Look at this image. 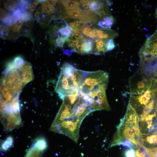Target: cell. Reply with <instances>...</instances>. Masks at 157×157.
<instances>
[{
  "instance_id": "cell-25",
  "label": "cell",
  "mask_w": 157,
  "mask_h": 157,
  "mask_svg": "<svg viewBox=\"0 0 157 157\" xmlns=\"http://www.w3.org/2000/svg\"><path fill=\"white\" fill-rule=\"evenodd\" d=\"M106 46L107 51L111 50L114 48L115 45L113 39L107 40Z\"/></svg>"
},
{
  "instance_id": "cell-17",
  "label": "cell",
  "mask_w": 157,
  "mask_h": 157,
  "mask_svg": "<svg viewBox=\"0 0 157 157\" xmlns=\"http://www.w3.org/2000/svg\"><path fill=\"white\" fill-rule=\"evenodd\" d=\"M18 6V2L14 0H8L7 3L4 6L7 10L12 11L16 9Z\"/></svg>"
},
{
  "instance_id": "cell-18",
  "label": "cell",
  "mask_w": 157,
  "mask_h": 157,
  "mask_svg": "<svg viewBox=\"0 0 157 157\" xmlns=\"http://www.w3.org/2000/svg\"><path fill=\"white\" fill-rule=\"evenodd\" d=\"M13 16L11 13H7L1 21L5 24L10 26L13 21Z\"/></svg>"
},
{
  "instance_id": "cell-32",
  "label": "cell",
  "mask_w": 157,
  "mask_h": 157,
  "mask_svg": "<svg viewBox=\"0 0 157 157\" xmlns=\"http://www.w3.org/2000/svg\"><path fill=\"white\" fill-rule=\"evenodd\" d=\"M7 13L3 9L0 8V19L1 21L4 17L6 14Z\"/></svg>"
},
{
  "instance_id": "cell-38",
  "label": "cell",
  "mask_w": 157,
  "mask_h": 157,
  "mask_svg": "<svg viewBox=\"0 0 157 157\" xmlns=\"http://www.w3.org/2000/svg\"><path fill=\"white\" fill-rule=\"evenodd\" d=\"M156 10H157V8Z\"/></svg>"
},
{
  "instance_id": "cell-24",
  "label": "cell",
  "mask_w": 157,
  "mask_h": 157,
  "mask_svg": "<svg viewBox=\"0 0 157 157\" xmlns=\"http://www.w3.org/2000/svg\"><path fill=\"white\" fill-rule=\"evenodd\" d=\"M13 142V139L11 138H8L4 141L2 145V148L4 150H7L10 147Z\"/></svg>"
},
{
  "instance_id": "cell-6",
  "label": "cell",
  "mask_w": 157,
  "mask_h": 157,
  "mask_svg": "<svg viewBox=\"0 0 157 157\" xmlns=\"http://www.w3.org/2000/svg\"><path fill=\"white\" fill-rule=\"evenodd\" d=\"M107 40L95 38L93 41L92 52L95 55H100L108 51L106 46Z\"/></svg>"
},
{
  "instance_id": "cell-13",
  "label": "cell",
  "mask_w": 157,
  "mask_h": 157,
  "mask_svg": "<svg viewBox=\"0 0 157 157\" xmlns=\"http://www.w3.org/2000/svg\"><path fill=\"white\" fill-rule=\"evenodd\" d=\"M141 137V140L142 144L144 142L150 144H157V135L143 136Z\"/></svg>"
},
{
  "instance_id": "cell-29",
  "label": "cell",
  "mask_w": 157,
  "mask_h": 157,
  "mask_svg": "<svg viewBox=\"0 0 157 157\" xmlns=\"http://www.w3.org/2000/svg\"><path fill=\"white\" fill-rule=\"evenodd\" d=\"M58 1L57 0H46L45 3L48 5L52 7L55 6L57 3Z\"/></svg>"
},
{
  "instance_id": "cell-12",
  "label": "cell",
  "mask_w": 157,
  "mask_h": 157,
  "mask_svg": "<svg viewBox=\"0 0 157 157\" xmlns=\"http://www.w3.org/2000/svg\"><path fill=\"white\" fill-rule=\"evenodd\" d=\"M69 26L66 23L60 27L59 31L61 36L65 38L67 41L69 36L72 35V32Z\"/></svg>"
},
{
  "instance_id": "cell-34",
  "label": "cell",
  "mask_w": 157,
  "mask_h": 157,
  "mask_svg": "<svg viewBox=\"0 0 157 157\" xmlns=\"http://www.w3.org/2000/svg\"><path fill=\"white\" fill-rule=\"evenodd\" d=\"M33 3L35 4V5H37L39 3H40L39 0H34L33 1Z\"/></svg>"
},
{
  "instance_id": "cell-11",
  "label": "cell",
  "mask_w": 157,
  "mask_h": 157,
  "mask_svg": "<svg viewBox=\"0 0 157 157\" xmlns=\"http://www.w3.org/2000/svg\"><path fill=\"white\" fill-rule=\"evenodd\" d=\"M84 54H90L92 52L93 48V41L88 39L84 42L82 43Z\"/></svg>"
},
{
  "instance_id": "cell-27",
  "label": "cell",
  "mask_w": 157,
  "mask_h": 157,
  "mask_svg": "<svg viewBox=\"0 0 157 157\" xmlns=\"http://www.w3.org/2000/svg\"><path fill=\"white\" fill-rule=\"evenodd\" d=\"M125 156L126 157H136V152L133 149H132L126 151Z\"/></svg>"
},
{
  "instance_id": "cell-21",
  "label": "cell",
  "mask_w": 157,
  "mask_h": 157,
  "mask_svg": "<svg viewBox=\"0 0 157 157\" xmlns=\"http://www.w3.org/2000/svg\"><path fill=\"white\" fill-rule=\"evenodd\" d=\"M32 17V14L31 12L26 11L22 13L21 19L23 22H27L31 20Z\"/></svg>"
},
{
  "instance_id": "cell-7",
  "label": "cell",
  "mask_w": 157,
  "mask_h": 157,
  "mask_svg": "<svg viewBox=\"0 0 157 157\" xmlns=\"http://www.w3.org/2000/svg\"><path fill=\"white\" fill-rule=\"evenodd\" d=\"M118 36V33L114 30L100 27L97 28V38L104 40H110L113 39Z\"/></svg>"
},
{
  "instance_id": "cell-5",
  "label": "cell",
  "mask_w": 157,
  "mask_h": 157,
  "mask_svg": "<svg viewBox=\"0 0 157 157\" xmlns=\"http://www.w3.org/2000/svg\"><path fill=\"white\" fill-rule=\"evenodd\" d=\"M78 19L90 26V24L97 22L98 18L94 11L88 10L82 11Z\"/></svg>"
},
{
  "instance_id": "cell-37",
  "label": "cell",
  "mask_w": 157,
  "mask_h": 157,
  "mask_svg": "<svg viewBox=\"0 0 157 157\" xmlns=\"http://www.w3.org/2000/svg\"><path fill=\"white\" fill-rule=\"evenodd\" d=\"M157 133V131L155 133Z\"/></svg>"
},
{
  "instance_id": "cell-3",
  "label": "cell",
  "mask_w": 157,
  "mask_h": 157,
  "mask_svg": "<svg viewBox=\"0 0 157 157\" xmlns=\"http://www.w3.org/2000/svg\"><path fill=\"white\" fill-rule=\"evenodd\" d=\"M2 74L1 94L12 97L19 95L25 85L34 78L31 65L26 61L18 65L11 61Z\"/></svg>"
},
{
  "instance_id": "cell-23",
  "label": "cell",
  "mask_w": 157,
  "mask_h": 157,
  "mask_svg": "<svg viewBox=\"0 0 157 157\" xmlns=\"http://www.w3.org/2000/svg\"><path fill=\"white\" fill-rule=\"evenodd\" d=\"M81 22L80 21H76L69 23V27L72 31L76 29L79 30Z\"/></svg>"
},
{
  "instance_id": "cell-1",
  "label": "cell",
  "mask_w": 157,
  "mask_h": 157,
  "mask_svg": "<svg viewBox=\"0 0 157 157\" xmlns=\"http://www.w3.org/2000/svg\"><path fill=\"white\" fill-rule=\"evenodd\" d=\"M62 100L63 102L50 130L65 135L77 143L82 122L92 112L80 96L77 89Z\"/></svg>"
},
{
  "instance_id": "cell-10",
  "label": "cell",
  "mask_w": 157,
  "mask_h": 157,
  "mask_svg": "<svg viewBox=\"0 0 157 157\" xmlns=\"http://www.w3.org/2000/svg\"><path fill=\"white\" fill-rule=\"evenodd\" d=\"M60 2L64 6L66 11L80 8L79 7L80 3L78 1L73 0H62Z\"/></svg>"
},
{
  "instance_id": "cell-8",
  "label": "cell",
  "mask_w": 157,
  "mask_h": 157,
  "mask_svg": "<svg viewBox=\"0 0 157 157\" xmlns=\"http://www.w3.org/2000/svg\"><path fill=\"white\" fill-rule=\"evenodd\" d=\"M111 4V1H102L100 6L95 11L97 15L99 17L100 19L101 20L104 17L110 15L109 6Z\"/></svg>"
},
{
  "instance_id": "cell-4",
  "label": "cell",
  "mask_w": 157,
  "mask_h": 157,
  "mask_svg": "<svg viewBox=\"0 0 157 157\" xmlns=\"http://www.w3.org/2000/svg\"><path fill=\"white\" fill-rule=\"evenodd\" d=\"M82 72V70L75 68L68 63L63 65L55 89L62 99L77 89Z\"/></svg>"
},
{
  "instance_id": "cell-28",
  "label": "cell",
  "mask_w": 157,
  "mask_h": 157,
  "mask_svg": "<svg viewBox=\"0 0 157 157\" xmlns=\"http://www.w3.org/2000/svg\"><path fill=\"white\" fill-rule=\"evenodd\" d=\"M121 144L123 146L130 148H131L133 146L132 143L128 140H125L123 141L121 143Z\"/></svg>"
},
{
  "instance_id": "cell-22",
  "label": "cell",
  "mask_w": 157,
  "mask_h": 157,
  "mask_svg": "<svg viewBox=\"0 0 157 157\" xmlns=\"http://www.w3.org/2000/svg\"><path fill=\"white\" fill-rule=\"evenodd\" d=\"M102 1H91L89 5L90 10L95 11L101 5Z\"/></svg>"
},
{
  "instance_id": "cell-33",
  "label": "cell",
  "mask_w": 157,
  "mask_h": 157,
  "mask_svg": "<svg viewBox=\"0 0 157 157\" xmlns=\"http://www.w3.org/2000/svg\"><path fill=\"white\" fill-rule=\"evenodd\" d=\"M91 1L90 0H86L85 2L82 3V6H89L90 3Z\"/></svg>"
},
{
  "instance_id": "cell-9",
  "label": "cell",
  "mask_w": 157,
  "mask_h": 157,
  "mask_svg": "<svg viewBox=\"0 0 157 157\" xmlns=\"http://www.w3.org/2000/svg\"><path fill=\"white\" fill-rule=\"evenodd\" d=\"M114 22L113 17L111 15L106 16L100 20L97 23V25L100 28L110 29Z\"/></svg>"
},
{
  "instance_id": "cell-20",
  "label": "cell",
  "mask_w": 157,
  "mask_h": 157,
  "mask_svg": "<svg viewBox=\"0 0 157 157\" xmlns=\"http://www.w3.org/2000/svg\"><path fill=\"white\" fill-rule=\"evenodd\" d=\"M156 116V113L154 112V113L149 114L145 117L143 122H146L147 128L150 129L151 127L153 118Z\"/></svg>"
},
{
  "instance_id": "cell-16",
  "label": "cell",
  "mask_w": 157,
  "mask_h": 157,
  "mask_svg": "<svg viewBox=\"0 0 157 157\" xmlns=\"http://www.w3.org/2000/svg\"><path fill=\"white\" fill-rule=\"evenodd\" d=\"M140 146L145 150L149 157H157V147L148 148L144 146L142 143Z\"/></svg>"
},
{
  "instance_id": "cell-14",
  "label": "cell",
  "mask_w": 157,
  "mask_h": 157,
  "mask_svg": "<svg viewBox=\"0 0 157 157\" xmlns=\"http://www.w3.org/2000/svg\"><path fill=\"white\" fill-rule=\"evenodd\" d=\"M41 14H46L47 15L52 13L55 9L54 7L51 6L47 4L45 1L42 3Z\"/></svg>"
},
{
  "instance_id": "cell-36",
  "label": "cell",
  "mask_w": 157,
  "mask_h": 157,
  "mask_svg": "<svg viewBox=\"0 0 157 157\" xmlns=\"http://www.w3.org/2000/svg\"><path fill=\"white\" fill-rule=\"evenodd\" d=\"M156 110L157 112V106H156Z\"/></svg>"
},
{
  "instance_id": "cell-35",
  "label": "cell",
  "mask_w": 157,
  "mask_h": 157,
  "mask_svg": "<svg viewBox=\"0 0 157 157\" xmlns=\"http://www.w3.org/2000/svg\"><path fill=\"white\" fill-rule=\"evenodd\" d=\"M86 1V0H78V1L80 3H83L84 2H85Z\"/></svg>"
},
{
  "instance_id": "cell-31",
  "label": "cell",
  "mask_w": 157,
  "mask_h": 157,
  "mask_svg": "<svg viewBox=\"0 0 157 157\" xmlns=\"http://www.w3.org/2000/svg\"><path fill=\"white\" fill-rule=\"evenodd\" d=\"M36 5L33 3L30 4L28 6V8L31 11H33L35 10Z\"/></svg>"
},
{
  "instance_id": "cell-26",
  "label": "cell",
  "mask_w": 157,
  "mask_h": 157,
  "mask_svg": "<svg viewBox=\"0 0 157 157\" xmlns=\"http://www.w3.org/2000/svg\"><path fill=\"white\" fill-rule=\"evenodd\" d=\"M67 40L63 37L61 36L58 38L56 40V42L57 46L59 47H62L65 42Z\"/></svg>"
},
{
  "instance_id": "cell-19",
  "label": "cell",
  "mask_w": 157,
  "mask_h": 157,
  "mask_svg": "<svg viewBox=\"0 0 157 157\" xmlns=\"http://www.w3.org/2000/svg\"><path fill=\"white\" fill-rule=\"evenodd\" d=\"M18 6L17 8L19 9L23 13L28 8V5L31 3L30 1L26 0H20L18 2Z\"/></svg>"
},
{
  "instance_id": "cell-2",
  "label": "cell",
  "mask_w": 157,
  "mask_h": 157,
  "mask_svg": "<svg viewBox=\"0 0 157 157\" xmlns=\"http://www.w3.org/2000/svg\"><path fill=\"white\" fill-rule=\"evenodd\" d=\"M108 78V73L104 71H83L77 89L92 112L110 110L106 94Z\"/></svg>"
},
{
  "instance_id": "cell-30",
  "label": "cell",
  "mask_w": 157,
  "mask_h": 157,
  "mask_svg": "<svg viewBox=\"0 0 157 157\" xmlns=\"http://www.w3.org/2000/svg\"><path fill=\"white\" fill-rule=\"evenodd\" d=\"M41 13V11H40V10H37L34 14V16L36 18V19L39 21L40 19V15Z\"/></svg>"
},
{
  "instance_id": "cell-15",
  "label": "cell",
  "mask_w": 157,
  "mask_h": 157,
  "mask_svg": "<svg viewBox=\"0 0 157 157\" xmlns=\"http://www.w3.org/2000/svg\"><path fill=\"white\" fill-rule=\"evenodd\" d=\"M82 10L79 8L66 11L67 15L69 17L73 19H78Z\"/></svg>"
}]
</instances>
